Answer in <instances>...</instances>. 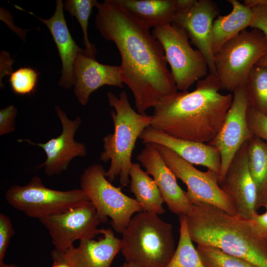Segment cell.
Wrapping results in <instances>:
<instances>
[{
  "label": "cell",
  "instance_id": "obj_1",
  "mask_svg": "<svg viewBox=\"0 0 267 267\" xmlns=\"http://www.w3.org/2000/svg\"><path fill=\"white\" fill-rule=\"evenodd\" d=\"M96 28L121 55L122 82L131 89L137 112L146 114L162 98L177 92L164 49L142 21L117 0L96 1Z\"/></svg>",
  "mask_w": 267,
  "mask_h": 267
},
{
  "label": "cell",
  "instance_id": "obj_2",
  "mask_svg": "<svg viewBox=\"0 0 267 267\" xmlns=\"http://www.w3.org/2000/svg\"><path fill=\"white\" fill-rule=\"evenodd\" d=\"M211 74L197 82L195 89L176 92L159 101L151 127L175 138L208 144L220 131L232 101L222 94Z\"/></svg>",
  "mask_w": 267,
  "mask_h": 267
},
{
  "label": "cell",
  "instance_id": "obj_3",
  "mask_svg": "<svg viewBox=\"0 0 267 267\" xmlns=\"http://www.w3.org/2000/svg\"><path fill=\"white\" fill-rule=\"evenodd\" d=\"M190 237L199 246L218 248L256 267H267V236L250 219L206 203H192L185 215Z\"/></svg>",
  "mask_w": 267,
  "mask_h": 267
},
{
  "label": "cell",
  "instance_id": "obj_4",
  "mask_svg": "<svg viewBox=\"0 0 267 267\" xmlns=\"http://www.w3.org/2000/svg\"><path fill=\"white\" fill-rule=\"evenodd\" d=\"M107 97L114 109L110 115L114 129L113 133L103 138V151L100 159L104 162L110 161L105 173L108 180L111 182L119 177L121 186H127L130 183L131 158L136 141L144 130L151 126L152 116L136 112L125 91L121 92L119 97L108 92Z\"/></svg>",
  "mask_w": 267,
  "mask_h": 267
},
{
  "label": "cell",
  "instance_id": "obj_5",
  "mask_svg": "<svg viewBox=\"0 0 267 267\" xmlns=\"http://www.w3.org/2000/svg\"><path fill=\"white\" fill-rule=\"evenodd\" d=\"M122 234L126 262L137 267H166L176 250L172 225L154 213H137Z\"/></svg>",
  "mask_w": 267,
  "mask_h": 267
},
{
  "label": "cell",
  "instance_id": "obj_6",
  "mask_svg": "<svg viewBox=\"0 0 267 267\" xmlns=\"http://www.w3.org/2000/svg\"><path fill=\"white\" fill-rule=\"evenodd\" d=\"M267 54V36L261 30H243L214 55L221 89L233 92L246 85L251 69Z\"/></svg>",
  "mask_w": 267,
  "mask_h": 267
},
{
  "label": "cell",
  "instance_id": "obj_7",
  "mask_svg": "<svg viewBox=\"0 0 267 267\" xmlns=\"http://www.w3.org/2000/svg\"><path fill=\"white\" fill-rule=\"evenodd\" d=\"M105 173L100 164L89 165L81 176V189L95 207L102 223L109 217L112 227L122 234L134 214L142 211V207L135 199L125 194L121 187L112 184Z\"/></svg>",
  "mask_w": 267,
  "mask_h": 267
},
{
  "label": "cell",
  "instance_id": "obj_8",
  "mask_svg": "<svg viewBox=\"0 0 267 267\" xmlns=\"http://www.w3.org/2000/svg\"><path fill=\"white\" fill-rule=\"evenodd\" d=\"M152 34L162 45L177 89L187 91L208 75L204 56L191 47L188 35L183 28L168 24L153 28Z\"/></svg>",
  "mask_w": 267,
  "mask_h": 267
},
{
  "label": "cell",
  "instance_id": "obj_9",
  "mask_svg": "<svg viewBox=\"0 0 267 267\" xmlns=\"http://www.w3.org/2000/svg\"><path fill=\"white\" fill-rule=\"evenodd\" d=\"M7 202L27 216L40 220L89 201L82 189L67 191L46 187L41 178L33 177L24 185H13L5 194Z\"/></svg>",
  "mask_w": 267,
  "mask_h": 267
},
{
  "label": "cell",
  "instance_id": "obj_10",
  "mask_svg": "<svg viewBox=\"0 0 267 267\" xmlns=\"http://www.w3.org/2000/svg\"><path fill=\"white\" fill-rule=\"evenodd\" d=\"M154 144L176 178L186 185V194L192 204H208L230 215H236L231 200L219 185L218 174L210 170L206 172L200 171L170 149Z\"/></svg>",
  "mask_w": 267,
  "mask_h": 267
},
{
  "label": "cell",
  "instance_id": "obj_11",
  "mask_svg": "<svg viewBox=\"0 0 267 267\" xmlns=\"http://www.w3.org/2000/svg\"><path fill=\"white\" fill-rule=\"evenodd\" d=\"M39 221L48 231L53 250L58 253L74 246L78 240L93 239L103 233L104 228L97 227L102 222L90 201Z\"/></svg>",
  "mask_w": 267,
  "mask_h": 267
},
{
  "label": "cell",
  "instance_id": "obj_12",
  "mask_svg": "<svg viewBox=\"0 0 267 267\" xmlns=\"http://www.w3.org/2000/svg\"><path fill=\"white\" fill-rule=\"evenodd\" d=\"M249 106L245 86L234 90L232 103L223 123L214 138L208 143L216 148L220 155L219 184L237 151L245 142L254 136L247 123Z\"/></svg>",
  "mask_w": 267,
  "mask_h": 267
},
{
  "label": "cell",
  "instance_id": "obj_13",
  "mask_svg": "<svg viewBox=\"0 0 267 267\" xmlns=\"http://www.w3.org/2000/svg\"><path fill=\"white\" fill-rule=\"evenodd\" d=\"M55 109L62 127V133L59 136L44 143L33 142L28 139L18 140V142L24 141L39 146L44 150L46 160L38 168L44 167L45 174L49 177L58 175L66 170L73 158L84 157L87 153L85 144L74 139L82 123L81 118L78 117L72 120L59 106H55Z\"/></svg>",
  "mask_w": 267,
  "mask_h": 267
},
{
  "label": "cell",
  "instance_id": "obj_14",
  "mask_svg": "<svg viewBox=\"0 0 267 267\" xmlns=\"http://www.w3.org/2000/svg\"><path fill=\"white\" fill-rule=\"evenodd\" d=\"M249 140L237 151L219 184L231 200L236 215L246 219H251L257 212V190L248 162Z\"/></svg>",
  "mask_w": 267,
  "mask_h": 267
},
{
  "label": "cell",
  "instance_id": "obj_15",
  "mask_svg": "<svg viewBox=\"0 0 267 267\" xmlns=\"http://www.w3.org/2000/svg\"><path fill=\"white\" fill-rule=\"evenodd\" d=\"M96 51L82 49L74 63V93L83 106L88 103L92 92L103 86H123L120 66L98 62Z\"/></svg>",
  "mask_w": 267,
  "mask_h": 267
},
{
  "label": "cell",
  "instance_id": "obj_16",
  "mask_svg": "<svg viewBox=\"0 0 267 267\" xmlns=\"http://www.w3.org/2000/svg\"><path fill=\"white\" fill-rule=\"evenodd\" d=\"M136 159L146 172L153 177L168 209L180 216L186 215L192 204L186 191L179 186L176 177L164 160L156 145L146 143Z\"/></svg>",
  "mask_w": 267,
  "mask_h": 267
},
{
  "label": "cell",
  "instance_id": "obj_17",
  "mask_svg": "<svg viewBox=\"0 0 267 267\" xmlns=\"http://www.w3.org/2000/svg\"><path fill=\"white\" fill-rule=\"evenodd\" d=\"M220 9L211 0H199L190 9L178 11L174 24L183 28L187 32L190 43L204 56L209 73L216 76L214 55L211 47L212 26Z\"/></svg>",
  "mask_w": 267,
  "mask_h": 267
},
{
  "label": "cell",
  "instance_id": "obj_18",
  "mask_svg": "<svg viewBox=\"0 0 267 267\" xmlns=\"http://www.w3.org/2000/svg\"><path fill=\"white\" fill-rule=\"evenodd\" d=\"M121 247V239L111 229L104 228L102 237L97 240H81L78 247L62 253L53 250L51 256L62 259L71 267H110Z\"/></svg>",
  "mask_w": 267,
  "mask_h": 267
},
{
  "label": "cell",
  "instance_id": "obj_19",
  "mask_svg": "<svg viewBox=\"0 0 267 267\" xmlns=\"http://www.w3.org/2000/svg\"><path fill=\"white\" fill-rule=\"evenodd\" d=\"M139 138L144 144L152 143L165 146L187 162L203 166L220 175V153L216 148L208 144L175 138L151 126L144 130Z\"/></svg>",
  "mask_w": 267,
  "mask_h": 267
},
{
  "label": "cell",
  "instance_id": "obj_20",
  "mask_svg": "<svg viewBox=\"0 0 267 267\" xmlns=\"http://www.w3.org/2000/svg\"><path fill=\"white\" fill-rule=\"evenodd\" d=\"M15 6L17 9L35 16L48 28L57 47L62 63L61 76L58 84L66 89L70 88L75 82L74 63L78 52L82 49L76 44L68 29L64 16L62 1L56 0L53 15L47 19L40 18L18 6Z\"/></svg>",
  "mask_w": 267,
  "mask_h": 267
},
{
  "label": "cell",
  "instance_id": "obj_21",
  "mask_svg": "<svg viewBox=\"0 0 267 267\" xmlns=\"http://www.w3.org/2000/svg\"><path fill=\"white\" fill-rule=\"evenodd\" d=\"M232 10L224 16L218 15L214 21L211 36V47L214 55L228 41L249 27L253 17L251 8L237 0H228Z\"/></svg>",
  "mask_w": 267,
  "mask_h": 267
},
{
  "label": "cell",
  "instance_id": "obj_22",
  "mask_svg": "<svg viewBox=\"0 0 267 267\" xmlns=\"http://www.w3.org/2000/svg\"><path fill=\"white\" fill-rule=\"evenodd\" d=\"M149 28L172 23L178 12L177 0H117Z\"/></svg>",
  "mask_w": 267,
  "mask_h": 267
},
{
  "label": "cell",
  "instance_id": "obj_23",
  "mask_svg": "<svg viewBox=\"0 0 267 267\" xmlns=\"http://www.w3.org/2000/svg\"><path fill=\"white\" fill-rule=\"evenodd\" d=\"M130 191L140 204L142 211L157 215L163 214L164 203L159 189L153 178L138 163H133L129 171Z\"/></svg>",
  "mask_w": 267,
  "mask_h": 267
},
{
  "label": "cell",
  "instance_id": "obj_24",
  "mask_svg": "<svg viewBox=\"0 0 267 267\" xmlns=\"http://www.w3.org/2000/svg\"><path fill=\"white\" fill-rule=\"evenodd\" d=\"M179 237L174 254L166 267H206L189 234L185 215L179 216Z\"/></svg>",
  "mask_w": 267,
  "mask_h": 267
},
{
  "label": "cell",
  "instance_id": "obj_25",
  "mask_svg": "<svg viewBox=\"0 0 267 267\" xmlns=\"http://www.w3.org/2000/svg\"><path fill=\"white\" fill-rule=\"evenodd\" d=\"M245 87L249 107L267 115V67L255 65Z\"/></svg>",
  "mask_w": 267,
  "mask_h": 267
},
{
  "label": "cell",
  "instance_id": "obj_26",
  "mask_svg": "<svg viewBox=\"0 0 267 267\" xmlns=\"http://www.w3.org/2000/svg\"><path fill=\"white\" fill-rule=\"evenodd\" d=\"M248 162L258 192L267 179V145L255 136L248 141Z\"/></svg>",
  "mask_w": 267,
  "mask_h": 267
},
{
  "label": "cell",
  "instance_id": "obj_27",
  "mask_svg": "<svg viewBox=\"0 0 267 267\" xmlns=\"http://www.w3.org/2000/svg\"><path fill=\"white\" fill-rule=\"evenodd\" d=\"M196 249L206 267H256L242 259L215 247L197 245Z\"/></svg>",
  "mask_w": 267,
  "mask_h": 267
},
{
  "label": "cell",
  "instance_id": "obj_28",
  "mask_svg": "<svg viewBox=\"0 0 267 267\" xmlns=\"http://www.w3.org/2000/svg\"><path fill=\"white\" fill-rule=\"evenodd\" d=\"M95 0H67L63 2V9L72 16H75L79 23L84 34V44L87 50L96 49L94 45L89 42L88 36L89 20Z\"/></svg>",
  "mask_w": 267,
  "mask_h": 267
},
{
  "label": "cell",
  "instance_id": "obj_29",
  "mask_svg": "<svg viewBox=\"0 0 267 267\" xmlns=\"http://www.w3.org/2000/svg\"><path fill=\"white\" fill-rule=\"evenodd\" d=\"M39 73L29 67L20 68L10 73L9 82L13 92L18 95L34 93L38 82Z\"/></svg>",
  "mask_w": 267,
  "mask_h": 267
},
{
  "label": "cell",
  "instance_id": "obj_30",
  "mask_svg": "<svg viewBox=\"0 0 267 267\" xmlns=\"http://www.w3.org/2000/svg\"><path fill=\"white\" fill-rule=\"evenodd\" d=\"M247 119L253 135L264 140L267 145V115L249 106Z\"/></svg>",
  "mask_w": 267,
  "mask_h": 267
},
{
  "label": "cell",
  "instance_id": "obj_31",
  "mask_svg": "<svg viewBox=\"0 0 267 267\" xmlns=\"http://www.w3.org/2000/svg\"><path fill=\"white\" fill-rule=\"evenodd\" d=\"M12 222L8 217L0 214V263L3 262L11 237L14 234Z\"/></svg>",
  "mask_w": 267,
  "mask_h": 267
},
{
  "label": "cell",
  "instance_id": "obj_32",
  "mask_svg": "<svg viewBox=\"0 0 267 267\" xmlns=\"http://www.w3.org/2000/svg\"><path fill=\"white\" fill-rule=\"evenodd\" d=\"M17 109L13 105L0 110V135L11 133L15 130V119Z\"/></svg>",
  "mask_w": 267,
  "mask_h": 267
},
{
  "label": "cell",
  "instance_id": "obj_33",
  "mask_svg": "<svg viewBox=\"0 0 267 267\" xmlns=\"http://www.w3.org/2000/svg\"><path fill=\"white\" fill-rule=\"evenodd\" d=\"M251 9L253 17L249 27L261 30L267 36V7L257 6Z\"/></svg>",
  "mask_w": 267,
  "mask_h": 267
},
{
  "label": "cell",
  "instance_id": "obj_34",
  "mask_svg": "<svg viewBox=\"0 0 267 267\" xmlns=\"http://www.w3.org/2000/svg\"><path fill=\"white\" fill-rule=\"evenodd\" d=\"M250 220L259 231L267 236V211L261 214L256 213Z\"/></svg>",
  "mask_w": 267,
  "mask_h": 267
},
{
  "label": "cell",
  "instance_id": "obj_35",
  "mask_svg": "<svg viewBox=\"0 0 267 267\" xmlns=\"http://www.w3.org/2000/svg\"><path fill=\"white\" fill-rule=\"evenodd\" d=\"M267 202V180L263 187L257 193V201L256 204V211L260 208L264 207Z\"/></svg>",
  "mask_w": 267,
  "mask_h": 267
},
{
  "label": "cell",
  "instance_id": "obj_36",
  "mask_svg": "<svg viewBox=\"0 0 267 267\" xmlns=\"http://www.w3.org/2000/svg\"><path fill=\"white\" fill-rule=\"evenodd\" d=\"M243 4L250 8L257 6L267 7V0H245Z\"/></svg>",
  "mask_w": 267,
  "mask_h": 267
},
{
  "label": "cell",
  "instance_id": "obj_37",
  "mask_svg": "<svg viewBox=\"0 0 267 267\" xmlns=\"http://www.w3.org/2000/svg\"><path fill=\"white\" fill-rule=\"evenodd\" d=\"M53 264L51 267H71L65 261L62 259L52 257Z\"/></svg>",
  "mask_w": 267,
  "mask_h": 267
},
{
  "label": "cell",
  "instance_id": "obj_38",
  "mask_svg": "<svg viewBox=\"0 0 267 267\" xmlns=\"http://www.w3.org/2000/svg\"><path fill=\"white\" fill-rule=\"evenodd\" d=\"M256 65L267 67V54L260 59Z\"/></svg>",
  "mask_w": 267,
  "mask_h": 267
},
{
  "label": "cell",
  "instance_id": "obj_39",
  "mask_svg": "<svg viewBox=\"0 0 267 267\" xmlns=\"http://www.w3.org/2000/svg\"><path fill=\"white\" fill-rule=\"evenodd\" d=\"M0 267H18V266L14 264H4V262L0 263Z\"/></svg>",
  "mask_w": 267,
  "mask_h": 267
},
{
  "label": "cell",
  "instance_id": "obj_40",
  "mask_svg": "<svg viewBox=\"0 0 267 267\" xmlns=\"http://www.w3.org/2000/svg\"><path fill=\"white\" fill-rule=\"evenodd\" d=\"M119 267H137L133 264H132L131 263L125 262L122 265L120 266Z\"/></svg>",
  "mask_w": 267,
  "mask_h": 267
},
{
  "label": "cell",
  "instance_id": "obj_41",
  "mask_svg": "<svg viewBox=\"0 0 267 267\" xmlns=\"http://www.w3.org/2000/svg\"><path fill=\"white\" fill-rule=\"evenodd\" d=\"M264 207L265 209H266V211H267V202L266 204L265 205V206H264Z\"/></svg>",
  "mask_w": 267,
  "mask_h": 267
}]
</instances>
